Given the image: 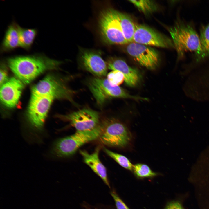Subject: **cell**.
Listing matches in <instances>:
<instances>
[{
	"label": "cell",
	"mask_w": 209,
	"mask_h": 209,
	"mask_svg": "<svg viewBox=\"0 0 209 209\" xmlns=\"http://www.w3.org/2000/svg\"><path fill=\"white\" fill-rule=\"evenodd\" d=\"M106 62L108 69L119 71L123 74L124 81L127 85L134 87L139 83L140 78L139 72L129 66L124 60L111 57L108 58Z\"/></svg>",
	"instance_id": "14"
},
{
	"label": "cell",
	"mask_w": 209,
	"mask_h": 209,
	"mask_svg": "<svg viewBox=\"0 0 209 209\" xmlns=\"http://www.w3.org/2000/svg\"><path fill=\"white\" fill-rule=\"evenodd\" d=\"M19 33V46L26 50L31 48L37 34L35 29L22 28L18 25Z\"/></svg>",
	"instance_id": "19"
},
{
	"label": "cell",
	"mask_w": 209,
	"mask_h": 209,
	"mask_svg": "<svg viewBox=\"0 0 209 209\" xmlns=\"http://www.w3.org/2000/svg\"><path fill=\"white\" fill-rule=\"evenodd\" d=\"M100 131V124L91 130L77 131L73 134L56 141L53 145V153L59 157L71 156L83 145L98 138Z\"/></svg>",
	"instance_id": "4"
},
{
	"label": "cell",
	"mask_w": 209,
	"mask_h": 209,
	"mask_svg": "<svg viewBox=\"0 0 209 209\" xmlns=\"http://www.w3.org/2000/svg\"><path fill=\"white\" fill-rule=\"evenodd\" d=\"M22 82L19 79L11 78L1 85L0 99L6 107L13 108L17 104L23 88Z\"/></svg>",
	"instance_id": "13"
},
{
	"label": "cell",
	"mask_w": 209,
	"mask_h": 209,
	"mask_svg": "<svg viewBox=\"0 0 209 209\" xmlns=\"http://www.w3.org/2000/svg\"><path fill=\"white\" fill-rule=\"evenodd\" d=\"M7 77V71L5 69L2 68L0 70V84L1 85L6 82Z\"/></svg>",
	"instance_id": "27"
},
{
	"label": "cell",
	"mask_w": 209,
	"mask_h": 209,
	"mask_svg": "<svg viewBox=\"0 0 209 209\" xmlns=\"http://www.w3.org/2000/svg\"><path fill=\"white\" fill-rule=\"evenodd\" d=\"M174 48L179 59L183 57L185 52H194L198 60L201 59L202 51L200 38L190 26L177 23L169 29Z\"/></svg>",
	"instance_id": "2"
},
{
	"label": "cell",
	"mask_w": 209,
	"mask_h": 209,
	"mask_svg": "<svg viewBox=\"0 0 209 209\" xmlns=\"http://www.w3.org/2000/svg\"><path fill=\"white\" fill-rule=\"evenodd\" d=\"M116 13L125 38L129 43L133 42L136 24L128 15L117 10Z\"/></svg>",
	"instance_id": "18"
},
{
	"label": "cell",
	"mask_w": 209,
	"mask_h": 209,
	"mask_svg": "<svg viewBox=\"0 0 209 209\" xmlns=\"http://www.w3.org/2000/svg\"><path fill=\"white\" fill-rule=\"evenodd\" d=\"M199 38L202 51V59L209 56V23L201 30Z\"/></svg>",
	"instance_id": "23"
},
{
	"label": "cell",
	"mask_w": 209,
	"mask_h": 209,
	"mask_svg": "<svg viewBox=\"0 0 209 209\" xmlns=\"http://www.w3.org/2000/svg\"><path fill=\"white\" fill-rule=\"evenodd\" d=\"M109 193L113 199L116 209H130L119 196L113 187H111Z\"/></svg>",
	"instance_id": "25"
},
{
	"label": "cell",
	"mask_w": 209,
	"mask_h": 209,
	"mask_svg": "<svg viewBox=\"0 0 209 209\" xmlns=\"http://www.w3.org/2000/svg\"><path fill=\"white\" fill-rule=\"evenodd\" d=\"M163 209H185L181 200H173L167 202Z\"/></svg>",
	"instance_id": "26"
},
{
	"label": "cell",
	"mask_w": 209,
	"mask_h": 209,
	"mask_svg": "<svg viewBox=\"0 0 209 209\" xmlns=\"http://www.w3.org/2000/svg\"><path fill=\"white\" fill-rule=\"evenodd\" d=\"M133 42L163 48H174L172 40L145 25L136 24Z\"/></svg>",
	"instance_id": "10"
},
{
	"label": "cell",
	"mask_w": 209,
	"mask_h": 209,
	"mask_svg": "<svg viewBox=\"0 0 209 209\" xmlns=\"http://www.w3.org/2000/svg\"><path fill=\"white\" fill-rule=\"evenodd\" d=\"M192 187L199 209H209V176L199 177L194 181Z\"/></svg>",
	"instance_id": "16"
},
{
	"label": "cell",
	"mask_w": 209,
	"mask_h": 209,
	"mask_svg": "<svg viewBox=\"0 0 209 209\" xmlns=\"http://www.w3.org/2000/svg\"><path fill=\"white\" fill-rule=\"evenodd\" d=\"M103 149L106 154L122 167L129 170H132L133 165L126 156L112 152L105 147H103Z\"/></svg>",
	"instance_id": "22"
},
{
	"label": "cell",
	"mask_w": 209,
	"mask_h": 209,
	"mask_svg": "<svg viewBox=\"0 0 209 209\" xmlns=\"http://www.w3.org/2000/svg\"><path fill=\"white\" fill-rule=\"evenodd\" d=\"M89 89L97 104L102 106L108 100L113 98L147 100L145 98L130 95L119 86L112 85L107 78L93 77L87 82Z\"/></svg>",
	"instance_id": "5"
},
{
	"label": "cell",
	"mask_w": 209,
	"mask_h": 209,
	"mask_svg": "<svg viewBox=\"0 0 209 209\" xmlns=\"http://www.w3.org/2000/svg\"><path fill=\"white\" fill-rule=\"evenodd\" d=\"M55 99L51 97L31 96L26 117L30 129L42 131L51 104Z\"/></svg>",
	"instance_id": "8"
},
{
	"label": "cell",
	"mask_w": 209,
	"mask_h": 209,
	"mask_svg": "<svg viewBox=\"0 0 209 209\" xmlns=\"http://www.w3.org/2000/svg\"><path fill=\"white\" fill-rule=\"evenodd\" d=\"M79 60L82 66L95 77L102 78L107 75V65L102 58L100 51L81 48Z\"/></svg>",
	"instance_id": "11"
},
{
	"label": "cell",
	"mask_w": 209,
	"mask_h": 209,
	"mask_svg": "<svg viewBox=\"0 0 209 209\" xmlns=\"http://www.w3.org/2000/svg\"><path fill=\"white\" fill-rule=\"evenodd\" d=\"M100 132L98 137L102 144L111 147L123 148L131 143L132 136L127 126L113 118H107L100 123Z\"/></svg>",
	"instance_id": "3"
},
{
	"label": "cell",
	"mask_w": 209,
	"mask_h": 209,
	"mask_svg": "<svg viewBox=\"0 0 209 209\" xmlns=\"http://www.w3.org/2000/svg\"><path fill=\"white\" fill-rule=\"evenodd\" d=\"M140 12L148 14L155 12L157 6L153 1L151 0H129Z\"/></svg>",
	"instance_id": "21"
},
{
	"label": "cell",
	"mask_w": 209,
	"mask_h": 209,
	"mask_svg": "<svg viewBox=\"0 0 209 209\" xmlns=\"http://www.w3.org/2000/svg\"><path fill=\"white\" fill-rule=\"evenodd\" d=\"M132 171L135 176L140 179L152 178L159 174L153 171L148 165L143 163H137L133 165Z\"/></svg>",
	"instance_id": "20"
},
{
	"label": "cell",
	"mask_w": 209,
	"mask_h": 209,
	"mask_svg": "<svg viewBox=\"0 0 209 209\" xmlns=\"http://www.w3.org/2000/svg\"><path fill=\"white\" fill-rule=\"evenodd\" d=\"M127 44V52L140 65L151 70L158 67L160 58L155 50L149 46L134 42Z\"/></svg>",
	"instance_id": "12"
},
{
	"label": "cell",
	"mask_w": 209,
	"mask_h": 209,
	"mask_svg": "<svg viewBox=\"0 0 209 209\" xmlns=\"http://www.w3.org/2000/svg\"><path fill=\"white\" fill-rule=\"evenodd\" d=\"M100 116L97 111L89 108H83L59 117L69 122L77 131H85L93 129L99 125Z\"/></svg>",
	"instance_id": "9"
},
{
	"label": "cell",
	"mask_w": 209,
	"mask_h": 209,
	"mask_svg": "<svg viewBox=\"0 0 209 209\" xmlns=\"http://www.w3.org/2000/svg\"><path fill=\"white\" fill-rule=\"evenodd\" d=\"M116 10L109 8L103 10L100 13L98 26L101 37L107 44H128L129 43L122 33Z\"/></svg>",
	"instance_id": "6"
},
{
	"label": "cell",
	"mask_w": 209,
	"mask_h": 209,
	"mask_svg": "<svg viewBox=\"0 0 209 209\" xmlns=\"http://www.w3.org/2000/svg\"><path fill=\"white\" fill-rule=\"evenodd\" d=\"M75 91L67 86L61 80L48 75L33 87L32 95L49 96L54 99L66 100L76 105L74 98Z\"/></svg>",
	"instance_id": "7"
},
{
	"label": "cell",
	"mask_w": 209,
	"mask_h": 209,
	"mask_svg": "<svg viewBox=\"0 0 209 209\" xmlns=\"http://www.w3.org/2000/svg\"><path fill=\"white\" fill-rule=\"evenodd\" d=\"M18 25L13 23L8 28L2 44V52L11 51L19 46Z\"/></svg>",
	"instance_id": "17"
},
{
	"label": "cell",
	"mask_w": 209,
	"mask_h": 209,
	"mask_svg": "<svg viewBox=\"0 0 209 209\" xmlns=\"http://www.w3.org/2000/svg\"><path fill=\"white\" fill-rule=\"evenodd\" d=\"M107 76L109 82L114 86H119L125 80L123 74L117 70L112 71L107 74Z\"/></svg>",
	"instance_id": "24"
},
{
	"label": "cell",
	"mask_w": 209,
	"mask_h": 209,
	"mask_svg": "<svg viewBox=\"0 0 209 209\" xmlns=\"http://www.w3.org/2000/svg\"><path fill=\"white\" fill-rule=\"evenodd\" d=\"M100 150V147H97L94 152L91 154L84 150H80V153L83 157L84 162L110 189L111 187L106 168L101 162L99 157Z\"/></svg>",
	"instance_id": "15"
},
{
	"label": "cell",
	"mask_w": 209,
	"mask_h": 209,
	"mask_svg": "<svg viewBox=\"0 0 209 209\" xmlns=\"http://www.w3.org/2000/svg\"><path fill=\"white\" fill-rule=\"evenodd\" d=\"M7 61L14 73L25 84L29 83L46 70L57 68L62 63L42 55L17 56Z\"/></svg>",
	"instance_id": "1"
}]
</instances>
